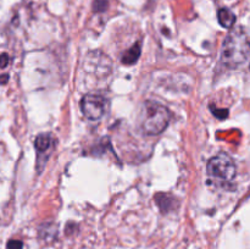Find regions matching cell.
Returning <instances> with one entry per match:
<instances>
[{
	"label": "cell",
	"instance_id": "obj_7",
	"mask_svg": "<svg viewBox=\"0 0 250 249\" xmlns=\"http://www.w3.org/2000/svg\"><path fill=\"white\" fill-rule=\"evenodd\" d=\"M141 44L136 43L134 45H132V48L128 49V50L124 54V56H122V63L127 66L134 65V63L138 61L139 56H141Z\"/></svg>",
	"mask_w": 250,
	"mask_h": 249
},
{
	"label": "cell",
	"instance_id": "obj_13",
	"mask_svg": "<svg viewBox=\"0 0 250 249\" xmlns=\"http://www.w3.org/2000/svg\"><path fill=\"white\" fill-rule=\"evenodd\" d=\"M9 81V76L7 75H0V84H4Z\"/></svg>",
	"mask_w": 250,
	"mask_h": 249
},
{
	"label": "cell",
	"instance_id": "obj_9",
	"mask_svg": "<svg viewBox=\"0 0 250 249\" xmlns=\"http://www.w3.org/2000/svg\"><path fill=\"white\" fill-rule=\"evenodd\" d=\"M210 110H211V112L217 117V119L222 120V119H226V117L229 116V110L227 109H217L216 106H211L210 107Z\"/></svg>",
	"mask_w": 250,
	"mask_h": 249
},
{
	"label": "cell",
	"instance_id": "obj_5",
	"mask_svg": "<svg viewBox=\"0 0 250 249\" xmlns=\"http://www.w3.org/2000/svg\"><path fill=\"white\" fill-rule=\"evenodd\" d=\"M53 143V137L49 133L39 134L36 138V141H34V146H36V150L37 153H38V155L41 156L43 155V154H45L46 151L51 148Z\"/></svg>",
	"mask_w": 250,
	"mask_h": 249
},
{
	"label": "cell",
	"instance_id": "obj_2",
	"mask_svg": "<svg viewBox=\"0 0 250 249\" xmlns=\"http://www.w3.org/2000/svg\"><path fill=\"white\" fill-rule=\"evenodd\" d=\"M171 114L164 105L155 102H146L142 112V129L146 134L158 136L168 126Z\"/></svg>",
	"mask_w": 250,
	"mask_h": 249
},
{
	"label": "cell",
	"instance_id": "obj_3",
	"mask_svg": "<svg viewBox=\"0 0 250 249\" xmlns=\"http://www.w3.org/2000/svg\"><path fill=\"white\" fill-rule=\"evenodd\" d=\"M207 171L210 177L216 178L220 181H231L236 176V164L233 159L226 153H220L209 160L207 166Z\"/></svg>",
	"mask_w": 250,
	"mask_h": 249
},
{
	"label": "cell",
	"instance_id": "obj_6",
	"mask_svg": "<svg viewBox=\"0 0 250 249\" xmlns=\"http://www.w3.org/2000/svg\"><path fill=\"white\" fill-rule=\"evenodd\" d=\"M155 202L158 207L160 208L161 211L166 214V212H168L175 208L176 199L172 195L166 194V193H159V194L155 195Z\"/></svg>",
	"mask_w": 250,
	"mask_h": 249
},
{
	"label": "cell",
	"instance_id": "obj_4",
	"mask_svg": "<svg viewBox=\"0 0 250 249\" xmlns=\"http://www.w3.org/2000/svg\"><path fill=\"white\" fill-rule=\"evenodd\" d=\"M107 107V100L104 95L87 94L81 100V110L90 121H98L104 116Z\"/></svg>",
	"mask_w": 250,
	"mask_h": 249
},
{
	"label": "cell",
	"instance_id": "obj_10",
	"mask_svg": "<svg viewBox=\"0 0 250 249\" xmlns=\"http://www.w3.org/2000/svg\"><path fill=\"white\" fill-rule=\"evenodd\" d=\"M7 249H22L23 248V243L19 239H11V241L7 242L6 244Z\"/></svg>",
	"mask_w": 250,
	"mask_h": 249
},
{
	"label": "cell",
	"instance_id": "obj_8",
	"mask_svg": "<svg viewBox=\"0 0 250 249\" xmlns=\"http://www.w3.org/2000/svg\"><path fill=\"white\" fill-rule=\"evenodd\" d=\"M217 20H219L220 24L222 27L231 28V27H233L234 22H236V16H234L231 10L224 7V9H220L219 12H217Z\"/></svg>",
	"mask_w": 250,
	"mask_h": 249
},
{
	"label": "cell",
	"instance_id": "obj_1",
	"mask_svg": "<svg viewBox=\"0 0 250 249\" xmlns=\"http://www.w3.org/2000/svg\"><path fill=\"white\" fill-rule=\"evenodd\" d=\"M250 58V36L246 29L236 28L226 37L222 45V62L236 68Z\"/></svg>",
	"mask_w": 250,
	"mask_h": 249
},
{
	"label": "cell",
	"instance_id": "obj_11",
	"mask_svg": "<svg viewBox=\"0 0 250 249\" xmlns=\"http://www.w3.org/2000/svg\"><path fill=\"white\" fill-rule=\"evenodd\" d=\"M107 1L106 0H95L94 1V10L97 12H102L106 9Z\"/></svg>",
	"mask_w": 250,
	"mask_h": 249
},
{
	"label": "cell",
	"instance_id": "obj_12",
	"mask_svg": "<svg viewBox=\"0 0 250 249\" xmlns=\"http://www.w3.org/2000/svg\"><path fill=\"white\" fill-rule=\"evenodd\" d=\"M9 63V55L7 54H1L0 55V67H6Z\"/></svg>",
	"mask_w": 250,
	"mask_h": 249
}]
</instances>
